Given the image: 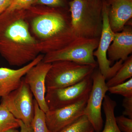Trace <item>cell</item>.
<instances>
[{
  "label": "cell",
  "mask_w": 132,
  "mask_h": 132,
  "mask_svg": "<svg viewBox=\"0 0 132 132\" xmlns=\"http://www.w3.org/2000/svg\"><path fill=\"white\" fill-rule=\"evenodd\" d=\"M26 10L0 15V54L10 65H26L41 53L39 41L29 32Z\"/></svg>",
  "instance_id": "6da1fadb"
},
{
  "label": "cell",
  "mask_w": 132,
  "mask_h": 132,
  "mask_svg": "<svg viewBox=\"0 0 132 132\" xmlns=\"http://www.w3.org/2000/svg\"><path fill=\"white\" fill-rule=\"evenodd\" d=\"M36 14L31 21L35 34L41 39V53H47L61 49L76 39L73 32L68 9L47 6Z\"/></svg>",
  "instance_id": "7a4b0ae2"
},
{
  "label": "cell",
  "mask_w": 132,
  "mask_h": 132,
  "mask_svg": "<svg viewBox=\"0 0 132 132\" xmlns=\"http://www.w3.org/2000/svg\"><path fill=\"white\" fill-rule=\"evenodd\" d=\"M102 6V0L70 2L71 26L76 38L100 39L103 26Z\"/></svg>",
  "instance_id": "3957f363"
},
{
  "label": "cell",
  "mask_w": 132,
  "mask_h": 132,
  "mask_svg": "<svg viewBox=\"0 0 132 132\" xmlns=\"http://www.w3.org/2000/svg\"><path fill=\"white\" fill-rule=\"evenodd\" d=\"M97 67L69 61L52 62L46 77V91L77 84L91 76Z\"/></svg>",
  "instance_id": "277c9868"
},
{
  "label": "cell",
  "mask_w": 132,
  "mask_h": 132,
  "mask_svg": "<svg viewBox=\"0 0 132 132\" xmlns=\"http://www.w3.org/2000/svg\"><path fill=\"white\" fill-rule=\"evenodd\" d=\"M99 40L100 39L77 38L65 47L46 54L42 61L52 63L59 61H69L97 67L93 53L98 47Z\"/></svg>",
  "instance_id": "5b68a950"
},
{
  "label": "cell",
  "mask_w": 132,
  "mask_h": 132,
  "mask_svg": "<svg viewBox=\"0 0 132 132\" xmlns=\"http://www.w3.org/2000/svg\"><path fill=\"white\" fill-rule=\"evenodd\" d=\"M33 97L23 78L20 86L2 98L1 104L4 105L15 118L27 126H31L35 113Z\"/></svg>",
  "instance_id": "8992f818"
},
{
  "label": "cell",
  "mask_w": 132,
  "mask_h": 132,
  "mask_svg": "<svg viewBox=\"0 0 132 132\" xmlns=\"http://www.w3.org/2000/svg\"><path fill=\"white\" fill-rule=\"evenodd\" d=\"M102 17L103 26L98 45L95 50L93 55L97 58L99 70L104 76L106 80L113 77L122 65L123 61L120 60L116 61L113 66L108 60L107 52L113 40L115 33L111 29L108 19V7L105 0H102Z\"/></svg>",
  "instance_id": "52a82bcc"
},
{
  "label": "cell",
  "mask_w": 132,
  "mask_h": 132,
  "mask_svg": "<svg viewBox=\"0 0 132 132\" xmlns=\"http://www.w3.org/2000/svg\"><path fill=\"white\" fill-rule=\"evenodd\" d=\"M92 87L91 76L70 86L47 90L45 100L49 111L71 105L87 98Z\"/></svg>",
  "instance_id": "ba28073f"
},
{
  "label": "cell",
  "mask_w": 132,
  "mask_h": 132,
  "mask_svg": "<svg viewBox=\"0 0 132 132\" xmlns=\"http://www.w3.org/2000/svg\"><path fill=\"white\" fill-rule=\"evenodd\" d=\"M95 70L91 76L92 88L87 99L84 115L92 124L94 132H100L103 127L102 106L108 87L105 79L99 69Z\"/></svg>",
  "instance_id": "9c48e42d"
},
{
  "label": "cell",
  "mask_w": 132,
  "mask_h": 132,
  "mask_svg": "<svg viewBox=\"0 0 132 132\" xmlns=\"http://www.w3.org/2000/svg\"><path fill=\"white\" fill-rule=\"evenodd\" d=\"M88 97L73 105L49 111L45 119L49 132H58L84 115Z\"/></svg>",
  "instance_id": "30bf717a"
},
{
  "label": "cell",
  "mask_w": 132,
  "mask_h": 132,
  "mask_svg": "<svg viewBox=\"0 0 132 132\" xmlns=\"http://www.w3.org/2000/svg\"><path fill=\"white\" fill-rule=\"evenodd\" d=\"M51 64L42 60L29 70L23 78L40 108L45 113L49 111L45 100L46 77Z\"/></svg>",
  "instance_id": "8fae6325"
},
{
  "label": "cell",
  "mask_w": 132,
  "mask_h": 132,
  "mask_svg": "<svg viewBox=\"0 0 132 132\" xmlns=\"http://www.w3.org/2000/svg\"><path fill=\"white\" fill-rule=\"evenodd\" d=\"M44 56L39 54L32 61L18 69L0 68V98L7 96L17 89L29 70L42 61Z\"/></svg>",
  "instance_id": "7c38bea8"
},
{
  "label": "cell",
  "mask_w": 132,
  "mask_h": 132,
  "mask_svg": "<svg viewBox=\"0 0 132 132\" xmlns=\"http://www.w3.org/2000/svg\"><path fill=\"white\" fill-rule=\"evenodd\" d=\"M108 7V19L114 33L123 30L132 17V0H105Z\"/></svg>",
  "instance_id": "4fadbf2b"
},
{
  "label": "cell",
  "mask_w": 132,
  "mask_h": 132,
  "mask_svg": "<svg viewBox=\"0 0 132 132\" xmlns=\"http://www.w3.org/2000/svg\"><path fill=\"white\" fill-rule=\"evenodd\" d=\"M132 53V26L126 25L122 31L115 33L108 50V58L112 62L120 60L124 61Z\"/></svg>",
  "instance_id": "5bb4252c"
},
{
  "label": "cell",
  "mask_w": 132,
  "mask_h": 132,
  "mask_svg": "<svg viewBox=\"0 0 132 132\" xmlns=\"http://www.w3.org/2000/svg\"><path fill=\"white\" fill-rule=\"evenodd\" d=\"M116 105V102L106 95L102 103L105 122L104 129L100 132H122L118 127L116 120L114 110Z\"/></svg>",
  "instance_id": "9a60e30c"
},
{
  "label": "cell",
  "mask_w": 132,
  "mask_h": 132,
  "mask_svg": "<svg viewBox=\"0 0 132 132\" xmlns=\"http://www.w3.org/2000/svg\"><path fill=\"white\" fill-rule=\"evenodd\" d=\"M132 77V56L130 55L123 62L122 65L113 77L108 80L106 84L109 87L121 84Z\"/></svg>",
  "instance_id": "2e32d148"
},
{
  "label": "cell",
  "mask_w": 132,
  "mask_h": 132,
  "mask_svg": "<svg viewBox=\"0 0 132 132\" xmlns=\"http://www.w3.org/2000/svg\"><path fill=\"white\" fill-rule=\"evenodd\" d=\"M20 120L15 118L7 108L0 104V132L20 128Z\"/></svg>",
  "instance_id": "e0dca14e"
},
{
  "label": "cell",
  "mask_w": 132,
  "mask_h": 132,
  "mask_svg": "<svg viewBox=\"0 0 132 132\" xmlns=\"http://www.w3.org/2000/svg\"><path fill=\"white\" fill-rule=\"evenodd\" d=\"M58 132H94V130L86 116L83 115Z\"/></svg>",
  "instance_id": "ac0fdd59"
},
{
  "label": "cell",
  "mask_w": 132,
  "mask_h": 132,
  "mask_svg": "<svg viewBox=\"0 0 132 132\" xmlns=\"http://www.w3.org/2000/svg\"><path fill=\"white\" fill-rule=\"evenodd\" d=\"M34 116L32 123L33 132H49L45 119V113L40 108L38 103L34 100Z\"/></svg>",
  "instance_id": "d6986e66"
},
{
  "label": "cell",
  "mask_w": 132,
  "mask_h": 132,
  "mask_svg": "<svg viewBox=\"0 0 132 132\" xmlns=\"http://www.w3.org/2000/svg\"><path fill=\"white\" fill-rule=\"evenodd\" d=\"M108 92L122 95L124 98L132 97V78L119 85L108 88Z\"/></svg>",
  "instance_id": "ffe728a7"
},
{
  "label": "cell",
  "mask_w": 132,
  "mask_h": 132,
  "mask_svg": "<svg viewBox=\"0 0 132 132\" xmlns=\"http://www.w3.org/2000/svg\"><path fill=\"white\" fill-rule=\"evenodd\" d=\"M36 0H13L11 5L2 13L8 14L16 10H27L35 4Z\"/></svg>",
  "instance_id": "44dd1931"
},
{
  "label": "cell",
  "mask_w": 132,
  "mask_h": 132,
  "mask_svg": "<svg viewBox=\"0 0 132 132\" xmlns=\"http://www.w3.org/2000/svg\"><path fill=\"white\" fill-rule=\"evenodd\" d=\"M116 120L121 131L132 132V119L123 115L116 117Z\"/></svg>",
  "instance_id": "7402d4cb"
},
{
  "label": "cell",
  "mask_w": 132,
  "mask_h": 132,
  "mask_svg": "<svg viewBox=\"0 0 132 132\" xmlns=\"http://www.w3.org/2000/svg\"><path fill=\"white\" fill-rule=\"evenodd\" d=\"M123 106L124 108L123 115L132 119V97L124 98Z\"/></svg>",
  "instance_id": "603a6c76"
},
{
  "label": "cell",
  "mask_w": 132,
  "mask_h": 132,
  "mask_svg": "<svg viewBox=\"0 0 132 132\" xmlns=\"http://www.w3.org/2000/svg\"><path fill=\"white\" fill-rule=\"evenodd\" d=\"M20 131L16 130V128H12L4 132H33L32 125L27 126L24 124L20 120Z\"/></svg>",
  "instance_id": "cb8c5ba5"
},
{
  "label": "cell",
  "mask_w": 132,
  "mask_h": 132,
  "mask_svg": "<svg viewBox=\"0 0 132 132\" xmlns=\"http://www.w3.org/2000/svg\"><path fill=\"white\" fill-rule=\"evenodd\" d=\"M13 0H0V15L8 8Z\"/></svg>",
  "instance_id": "d4e9b609"
}]
</instances>
